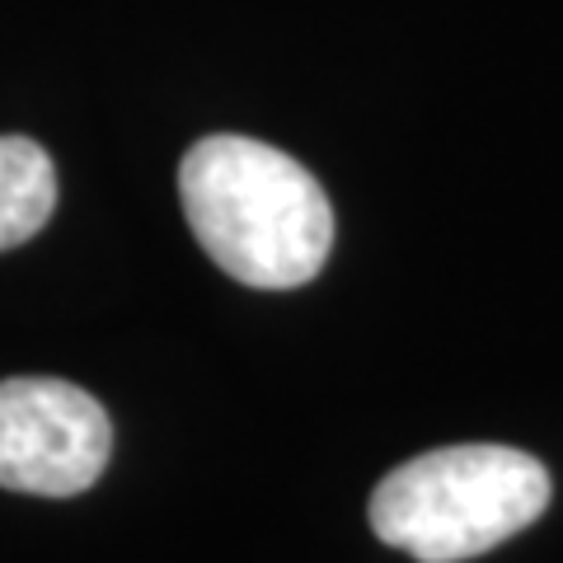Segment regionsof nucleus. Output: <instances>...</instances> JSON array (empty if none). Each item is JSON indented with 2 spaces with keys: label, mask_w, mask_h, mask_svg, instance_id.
Wrapping results in <instances>:
<instances>
[{
  "label": "nucleus",
  "mask_w": 563,
  "mask_h": 563,
  "mask_svg": "<svg viewBox=\"0 0 563 563\" xmlns=\"http://www.w3.org/2000/svg\"><path fill=\"white\" fill-rule=\"evenodd\" d=\"M184 217L221 273L291 291L324 268L333 207L314 174L250 136H202L179 165Z\"/></svg>",
  "instance_id": "nucleus-1"
},
{
  "label": "nucleus",
  "mask_w": 563,
  "mask_h": 563,
  "mask_svg": "<svg viewBox=\"0 0 563 563\" xmlns=\"http://www.w3.org/2000/svg\"><path fill=\"white\" fill-rule=\"evenodd\" d=\"M550 507V474L512 446H446L390 470L372 531L418 563H461L526 531Z\"/></svg>",
  "instance_id": "nucleus-2"
},
{
  "label": "nucleus",
  "mask_w": 563,
  "mask_h": 563,
  "mask_svg": "<svg viewBox=\"0 0 563 563\" xmlns=\"http://www.w3.org/2000/svg\"><path fill=\"white\" fill-rule=\"evenodd\" d=\"M113 455V422L66 380H0V488L76 498Z\"/></svg>",
  "instance_id": "nucleus-3"
},
{
  "label": "nucleus",
  "mask_w": 563,
  "mask_h": 563,
  "mask_svg": "<svg viewBox=\"0 0 563 563\" xmlns=\"http://www.w3.org/2000/svg\"><path fill=\"white\" fill-rule=\"evenodd\" d=\"M57 207V174L38 141L0 136V250L33 240Z\"/></svg>",
  "instance_id": "nucleus-4"
}]
</instances>
